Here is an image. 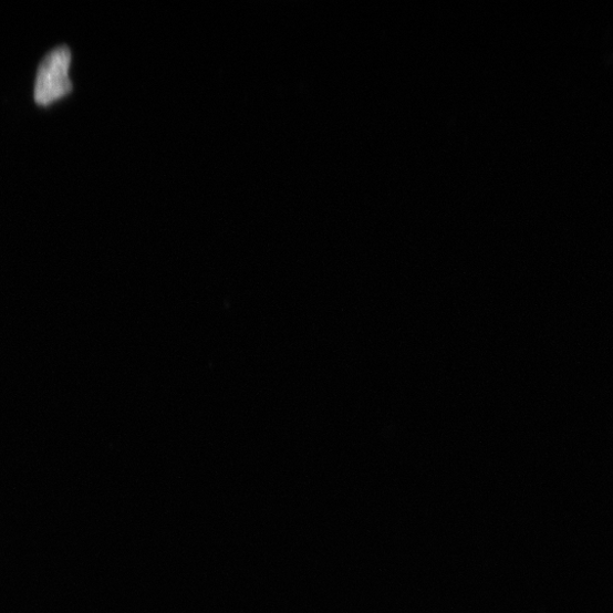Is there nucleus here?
<instances>
[{
	"instance_id": "obj_1",
	"label": "nucleus",
	"mask_w": 613,
	"mask_h": 613,
	"mask_svg": "<svg viewBox=\"0 0 613 613\" xmlns=\"http://www.w3.org/2000/svg\"><path fill=\"white\" fill-rule=\"evenodd\" d=\"M71 51L60 46L49 53L38 69L34 101L40 106H50L72 92L69 76Z\"/></svg>"
}]
</instances>
